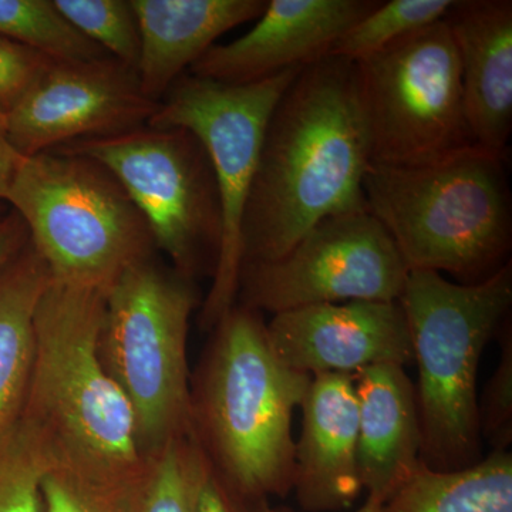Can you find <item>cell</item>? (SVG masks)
<instances>
[{
	"instance_id": "obj_6",
	"label": "cell",
	"mask_w": 512,
	"mask_h": 512,
	"mask_svg": "<svg viewBox=\"0 0 512 512\" xmlns=\"http://www.w3.org/2000/svg\"><path fill=\"white\" fill-rule=\"evenodd\" d=\"M5 204L18 212L53 281L106 295L128 269L154 258L153 235L117 178L62 150L20 160Z\"/></svg>"
},
{
	"instance_id": "obj_7",
	"label": "cell",
	"mask_w": 512,
	"mask_h": 512,
	"mask_svg": "<svg viewBox=\"0 0 512 512\" xmlns=\"http://www.w3.org/2000/svg\"><path fill=\"white\" fill-rule=\"evenodd\" d=\"M194 281L153 259L128 269L106 293L99 356L126 397L146 458L191 434L188 335Z\"/></svg>"
},
{
	"instance_id": "obj_18",
	"label": "cell",
	"mask_w": 512,
	"mask_h": 512,
	"mask_svg": "<svg viewBox=\"0 0 512 512\" xmlns=\"http://www.w3.org/2000/svg\"><path fill=\"white\" fill-rule=\"evenodd\" d=\"M355 389L360 483L369 500L383 504L421 463L416 390L404 367L397 365L356 373Z\"/></svg>"
},
{
	"instance_id": "obj_16",
	"label": "cell",
	"mask_w": 512,
	"mask_h": 512,
	"mask_svg": "<svg viewBox=\"0 0 512 512\" xmlns=\"http://www.w3.org/2000/svg\"><path fill=\"white\" fill-rule=\"evenodd\" d=\"M443 20L456 46L474 141L507 157L512 131V2L454 0Z\"/></svg>"
},
{
	"instance_id": "obj_27",
	"label": "cell",
	"mask_w": 512,
	"mask_h": 512,
	"mask_svg": "<svg viewBox=\"0 0 512 512\" xmlns=\"http://www.w3.org/2000/svg\"><path fill=\"white\" fill-rule=\"evenodd\" d=\"M505 325L501 360L485 387L483 406H478L481 434L493 450H507L512 440V336Z\"/></svg>"
},
{
	"instance_id": "obj_11",
	"label": "cell",
	"mask_w": 512,
	"mask_h": 512,
	"mask_svg": "<svg viewBox=\"0 0 512 512\" xmlns=\"http://www.w3.org/2000/svg\"><path fill=\"white\" fill-rule=\"evenodd\" d=\"M409 266L369 211L323 218L286 254L242 265L238 305L276 313L350 301L397 302Z\"/></svg>"
},
{
	"instance_id": "obj_25",
	"label": "cell",
	"mask_w": 512,
	"mask_h": 512,
	"mask_svg": "<svg viewBox=\"0 0 512 512\" xmlns=\"http://www.w3.org/2000/svg\"><path fill=\"white\" fill-rule=\"evenodd\" d=\"M53 5L80 35L136 70L140 33L130 0H53Z\"/></svg>"
},
{
	"instance_id": "obj_5",
	"label": "cell",
	"mask_w": 512,
	"mask_h": 512,
	"mask_svg": "<svg viewBox=\"0 0 512 512\" xmlns=\"http://www.w3.org/2000/svg\"><path fill=\"white\" fill-rule=\"evenodd\" d=\"M399 303L419 367L421 463L440 471L473 466L481 460L478 365L510 315L511 262L477 284L410 271Z\"/></svg>"
},
{
	"instance_id": "obj_33",
	"label": "cell",
	"mask_w": 512,
	"mask_h": 512,
	"mask_svg": "<svg viewBox=\"0 0 512 512\" xmlns=\"http://www.w3.org/2000/svg\"><path fill=\"white\" fill-rule=\"evenodd\" d=\"M8 205L5 204V202H0V217H2L3 214H5L6 211H8Z\"/></svg>"
},
{
	"instance_id": "obj_3",
	"label": "cell",
	"mask_w": 512,
	"mask_h": 512,
	"mask_svg": "<svg viewBox=\"0 0 512 512\" xmlns=\"http://www.w3.org/2000/svg\"><path fill=\"white\" fill-rule=\"evenodd\" d=\"M367 211L389 232L410 271L477 284L507 265L512 194L507 157L473 144L431 163L372 161Z\"/></svg>"
},
{
	"instance_id": "obj_24",
	"label": "cell",
	"mask_w": 512,
	"mask_h": 512,
	"mask_svg": "<svg viewBox=\"0 0 512 512\" xmlns=\"http://www.w3.org/2000/svg\"><path fill=\"white\" fill-rule=\"evenodd\" d=\"M42 440L22 417L0 426V512H43Z\"/></svg>"
},
{
	"instance_id": "obj_26",
	"label": "cell",
	"mask_w": 512,
	"mask_h": 512,
	"mask_svg": "<svg viewBox=\"0 0 512 512\" xmlns=\"http://www.w3.org/2000/svg\"><path fill=\"white\" fill-rule=\"evenodd\" d=\"M207 467L192 434L171 441L151 457V478L144 512H195Z\"/></svg>"
},
{
	"instance_id": "obj_1",
	"label": "cell",
	"mask_w": 512,
	"mask_h": 512,
	"mask_svg": "<svg viewBox=\"0 0 512 512\" xmlns=\"http://www.w3.org/2000/svg\"><path fill=\"white\" fill-rule=\"evenodd\" d=\"M372 147L355 62L303 67L272 111L241 227L242 265L286 254L323 218L367 211Z\"/></svg>"
},
{
	"instance_id": "obj_17",
	"label": "cell",
	"mask_w": 512,
	"mask_h": 512,
	"mask_svg": "<svg viewBox=\"0 0 512 512\" xmlns=\"http://www.w3.org/2000/svg\"><path fill=\"white\" fill-rule=\"evenodd\" d=\"M140 33L136 73L160 103L174 83L229 30L256 20L266 0H130Z\"/></svg>"
},
{
	"instance_id": "obj_31",
	"label": "cell",
	"mask_w": 512,
	"mask_h": 512,
	"mask_svg": "<svg viewBox=\"0 0 512 512\" xmlns=\"http://www.w3.org/2000/svg\"><path fill=\"white\" fill-rule=\"evenodd\" d=\"M22 158L10 146L5 131L0 127V202H5L9 185L12 183L13 175H15L16 168H18Z\"/></svg>"
},
{
	"instance_id": "obj_14",
	"label": "cell",
	"mask_w": 512,
	"mask_h": 512,
	"mask_svg": "<svg viewBox=\"0 0 512 512\" xmlns=\"http://www.w3.org/2000/svg\"><path fill=\"white\" fill-rule=\"evenodd\" d=\"M375 0H271L254 28L214 45L188 73L244 86L330 56L333 46L372 12Z\"/></svg>"
},
{
	"instance_id": "obj_23",
	"label": "cell",
	"mask_w": 512,
	"mask_h": 512,
	"mask_svg": "<svg viewBox=\"0 0 512 512\" xmlns=\"http://www.w3.org/2000/svg\"><path fill=\"white\" fill-rule=\"evenodd\" d=\"M454 0H390L379 2L333 46L330 56L365 59L386 49L397 40L440 22Z\"/></svg>"
},
{
	"instance_id": "obj_32",
	"label": "cell",
	"mask_w": 512,
	"mask_h": 512,
	"mask_svg": "<svg viewBox=\"0 0 512 512\" xmlns=\"http://www.w3.org/2000/svg\"><path fill=\"white\" fill-rule=\"evenodd\" d=\"M262 512H282L279 510H275V508L269 507L268 503H265L264 507H262ZM356 512H380V504L376 503V501L369 500L367 498V501L365 505H363L362 508H360L359 511Z\"/></svg>"
},
{
	"instance_id": "obj_12",
	"label": "cell",
	"mask_w": 512,
	"mask_h": 512,
	"mask_svg": "<svg viewBox=\"0 0 512 512\" xmlns=\"http://www.w3.org/2000/svg\"><path fill=\"white\" fill-rule=\"evenodd\" d=\"M157 101L141 90L136 70L106 56L53 60L5 121L10 146L22 157L73 141L119 136L147 126Z\"/></svg>"
},
{
	"instance_id": "obj_19",
	"label": "cell",
	"mask_w": 512,
	"mask_h": 512,
	"mask_svg": "<svg viewBox=\"0 0 512 512\" xmlns=\"http://www.w3.org/2000/svg\"><path fill=\"white\" fill-rule=\"evenodd\" d=\"M49 269L28 242L0 272V426L22 416L32 370L37 303Z\"/></svg>"
},
{
	"instance_id": "obj_29",
	"label": "cell",
	"mask_w": 512,
	"mask_h": 512,
	"mask_svg": "<svg viewBox=\"0 0 512 512\" xmlns=\"http://www.w3.org/2000/svg\"><path fill=\"white\" fill-rule=\"evenodd\" d=\"M265 503L239 493L207 460L195 512H262Z\"/></svg>"
},
{
	"instance_id": "obj_30",
	"label": "cell",
	"mask_w": 512,
	"mask_h": 512,
	"mask_svg": "<svg viewBox=\"0 0 512 512\" xmlns=\"http://www.w3.org/2000/svg\"><path fill=\"white\" fill-rule=\"evenodd\" d=\"M29 232L18 212L10 210L0 217V272L26 247Z\"/></svg>"
},
{
	"instance_id": "obj_21",
	"label": "cell",
	"mask_w": 512,
	"mask_h": 512,
	"mask_svg": "<svg viewBox=\"0 0 512 512\" xmlns=\"http://www.w3.org/2000/svg\"><path fill=\"white\" fill-rule=\"evenodd\" d=\"M150 478L151 458L143 466L109 467L46 454L43 512H144Z\"/></svg>"
},
{
	"instance_id": "obj_9",
	"label": "cell",
	"mask_w": 512,
	"mask_h": 512,
	"mask_svg": "<svg viewBox=\"0 0 512 512\" xmlns=\"http://www.w3.org/2000/svg\"><path fill=\"white\" fill-rule=\"evenodd\" d=\"M303 67L232 86L185 73L168 90L147 126L178 127L201 141L220 192L224 238L217 269L202 302L200 325L214 329L237 305L242 268L241 227L262 140L276 104Z\"/></svg>"
},
{
	"instance_id": "obj_4",
	"label": "cell",
	"mask_w": 512,
	"mask_h": 512,
	"mask_svg": "<svg viewBox=\"0 0 512 512\" xmlns=\"http://www.w3.org/2000/svg\"><path fill=\"white\" fill-rule=\"evenodd\" d=\"M106 295L50 279L37 303L22 419L50 456L109 467L150 458L137 444L133 410L99 356Z\"/></svg>"
},
{
	"instance_id": "obj_2",
	"label": "cell",
	"mask_w": 512,
	"mask_h": 512,
	"mask_svg": "<svg viewBox=\"0 0 512 512\" xmlns=\"http://www.w3.org/2000/svg\"><path fill=\"white\" fill-rule=\"evenodd\" d=\"M311 376L276 357L261 312L235 305L212 329L191 377V434L245 497H285L295 481L292 419Z\"/></svg>"
},
{
	"instance_id": "obj_8",
	"label": "cell",
	"mask_w": 512,
	"mask_h": 512,
	"mask_svg": "<svg viewBox=\"0 0 512 512\" xmlns=\"http://www.w3.org/2000/svg\"><path fill=\"white\" fill-rule=\"evenodd\" d=\"M55 150L92 158L117 178L177 274L191 281L214 276L224 220L210 157L194 134L144 126Z\"/></svg>"
},
{
	"instance_id": "obj_15",
	"label": "cell",
	"mask_w": 512,
	"mask_h": 512,
	"mask_svg": "<svg viewBox=\"0 0 512 512\" xmlns=\"http://www.w3.org/2000/svg\"><path fill=\"white\" fill-rule=\"evenodd\" d=\"M301 407L293 481L298 503L309 512L345 510L363 491L357 466L355 376H312Z\"/></svg>"
},
{
	"instance_id": "obj_20",
	"label": "cell",
	"mask_w": 512,
	"mask_h": 512,
	"mask_svg": "<svg viewBox=\"0 0 512 512\" xmlns=\"http://www.w3.org/2000/svg\"><path fill=\"white\" fill-rule=\"evenodd\" d=\"M380 512H512V456L493 450L473 466L434 470L420 463Z\"/></svg>"
},
{
	"instance_id": "obj_10",
	"label": "cell",
	"mask_w": 512,
	"mask_h": 512,
	"mask_svg": "<svg viewBox=\"0 0 512 512\" xmlns=\"http://www.w3.org/2000/svg\"><path fill=\"white\" fill-rule=\"evenodd\" d=\"M355 64L375 163L426 164L476 144L444 20Z\"/></svg>"
},
{
	"instance_id": "obj_28",
	"label": "cell",
	"mask_w": 512,
	"mask_h": 512,
	"mask_svg": "<svg viewBox=\"0 0 512 512\" xmlns=\"http://www.w3.org/2000/svg\"><path fill=\"white\" fill-rule=\"evenodd\" d=\"M53 60L0 37V127Z\"/></svg>"
},
{
	"instance_id": "obj_22",
	"label": "cell",
	"mask_w": 512,
	"mask_h": 512,
	"mask_svg": "<svg viewBox=\"0 0 512 512\" xmlns=\"http://www.w3.org/2000/svg\"><path fill=\"white\" fill-rule=\"evenodd\" d=\"M0 37L59 62L109 56L80 35L53 0H0Z\"/></svg>"
},
{
	"instance_id": "obj_13",
	"label": "cell",
	"mask_w": 512,
	"mask_h": 512,
	"mask_svg": "<svg viewBox=\"0 0 512 512\" xmlns=\"http://www.w3.org/2000/svg\"><path fill=\"white\" fill-rule=\"evenodd\" d=\"M276 357L295 372L352 375L377 365L414 362L399 301L323 303L276 313L266 323Z\"/></svg>"
}]
</instances>
